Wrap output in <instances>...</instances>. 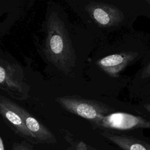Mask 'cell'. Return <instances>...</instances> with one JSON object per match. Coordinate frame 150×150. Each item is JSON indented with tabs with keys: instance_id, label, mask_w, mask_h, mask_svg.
Here are the masks:
<instances>
[{
	"instance_id": "5bb4252c",
	"label": "cell",
	"mask_w": 150,
	"mask_h": 150,
	"mask_svg": "<svg viewBox=\"0 0 150 150\" xmlns=\"http://www.w3.org/2000/svg\"><path fill=\"white\" fill-rule=\"evenodd\" d=\"M144 107L148 112H150V104H146L144 105Z\"/></svg>"
},
{
	"instance_id": "6da1fadb",
	"label": "cell",
	"mask_w": 150,
	"mask_h": 150,
	"mask_svg": "<svg viewBox=\"0 0 150 150\" xmlns=\"http://www.w3.org/2000/svg\"><path fill=\"white\" fill-rule=\"evenodd\" d=\"M47 35L44 52L49 62L65 74L75 67V51L64 22L57 13L49 16L46 24Z\"/></svg>"
},
{
	"instance_id": "30bf717a",
	"label": "cell",
	"mask_w": 150,
	"mask_h": 150,
	"mask_svg": "<svg viewBox=\"0 0 150 150\" xmlns=\"http://www.w3.org/2000/svg\"><path fill=\"white\" fill-rule=\"evenodd\" d=\"M63 131L65 139L70 144L69 150H90L88 146L84 142L75 140L70 133L66 130H63Z\"/></svg>"
},
{
	"instance_id": "8fae6325",
	"label": "cell",
	"mask_w": 150,
	"mask_h": 150,
	"mask_svg": "<svg viewBox=\"0 0 150 150\" xmlns=\"http://www.w3.org/2000/svg\"><path fill=\"white\" fill-rule=\"evenodd\" d=\"M12 150H30L23 142H15L12 146Z\"/></svg>"
},
{
	"instance_id": "52a82bcc",
	"label": "cell",
	"mask_w": 150,
	"mask_h": 150,
	"mask_svg": "<svg viewBox=\"0 0 150 150\" xmlns=\"http://www.w3.org/2000/svg\"><path fill=\"white\" fill-rule=\"evenodd\" d=\"M16 108L22 118L25 125L37 142L55 144L56 139L52 132L31 113L16 103Z\"/></svg>"
},
{
	"instance_id": "8992f818",
	"label": "cell",
	"mask_w": 150,
	"mask_h": 150,
	"mask_svg": "<svg viewBox=\"0 0 150 150\" xmlns=\"http://www.w3.org/2000/svg\"><path fill=\"white\" fill-rule=\"evenodd\" d=\"M0 115L16 134L30 143H37L25 125L22 118L16 108V103L1 95Z\"/></svg>"
},
{
	"instance_id": "4fadbf2b",
	"label": "cell",
	"mask_w": 150,
	"mask_h": 150,
	"mask_svg": "<svg viewBox=\"0 0 150 150\" xmlns=\"http://www.w3.org/2000/svg\"><path fill=\"white\" fill-rule=\"evenodd\" d=\"M0 150H5V146L4 145V142H3V140L0 135Z\"/></svg>"
},
{
	"instance_id": "ba28073f",
	"label": "cell",
	"mask_w": 150,
	"mask_h": 150,
	"mask_svg": "<svg viewBox=\"0 0 150 150\" xmlns=\"http://www.w3.org/2000/svg\"><path fill=\"white\" fill-rule=\"evenodd\" d=\"M138 56L133 52H121L107 56L96 62L101 70L112 77H117L131 62Z\"/></svg>"
},
{
	"instance_id": "9c48e42d",
	"label": "cell",
	"mask_w": 150,
	"mask_h": 150,
	"mask_svg": "<svg viewBox=\"0 0 150 150\" xmlns=\"http://www.w3.org/2000/svg\"><path fill=\"white\" fill-rule=\"evenodd\" d=\"M102 135L124 150H150V145L133 137L104 132Z\"/></svg>"
},
{
	"instance_id": "7a4b0ae2",
	"label": "cell",
	"mask_w": 150,
	"mask_h": 150,
	"mask_svg": "<svg viewBox=\"0 0 150 150\" xmlns=\"http://www.w3.org/2000/svg\"><path fill=\"white\" fill-rule=\"evenodd\" d=\"M55 101L65 110L90 121L94 125L111 110L102 103L77 96L59 97Z\"/></svg>"
},
{
	"instance_id": "7c38bea8",
	"label": "cell",
	"mask_w": 150,
	"mask_h": 150,
	"mask_svg": "<svg viewBox=\"0 0 150 150\" xmlns=\"http://www.w3.org/2000/svg\"><path fill=\"white\" fill-rule=\"evenodd\" d=\"M149 77H150V62L144 69L141 74L142 79H146Z\"/></svg>"
},
{
	"instance_id": "277c9868",
	"label": "cell",
	"mask_w": 150,
	"mask_h": 150,
	"mask_svg": "<svg viewBox=\"0 0 150 150\" xmlns=\"http://www.w3.org/2000/svg\"><path fill=\"white\" fill-rule=\"evenodd\" d=\"M85 9L91 19L101 28L117 26L124 19L121 9L110 4L90 2Z\"/></svg>"
},
{
	"instance_id": "5b68a950",
	"label": "cell",
	"mask_w": 150,
	"mask_h": 150,
	"mask_svg": "<svg viewBox=\"0 0 150 150\" xmlns=\"http://www.w3.org/2000/svg\"><path fill=\"white\" fill-rule=\"evenodd\" d=\"M96 126L117 130L150 128V122L142 117L124 112H116L103 116Z\"/></svg>"
},
{
	"instance_id": "3957f363",
	"label": "cell",
	"mask_w": 150,
	"mask_h": 150,
	"mask_svg": "<svg viewBox=\"0 0 150 150\" xmlns=\"http://www.w3.org/2000/svg\"><path fill=\"white\" fill-rule=\"evenodd\" d=\"M21 67L0 58V88L17 100L29 97V86L24 81Z\"/></svg>"
},
{
	"instance_id": "9a60e30c",
	"label": "cell",
	"mask_w": 150,
	"mask_h": 150,
	"mask_svg": "<svg viewBox=\"0 0 150 150\" xmlns=\"http://www.w3.org/2000/svg\"><path fill=\"white\" fill-rule=\"evenodd\" d=\"M146 2L150 5V0H147V1H146Z\"/></svg>"
}]
</instances>
